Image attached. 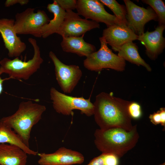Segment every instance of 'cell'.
Returning <instances> with one entry per match:
<instances>
[{
  "label": "cell",
  "instance_id": "obj_20",
  "mask_svg": "<svg viewBox=\"0 0 165 165\" xmlns=\"http://www.w3.org/2000/svg\"><path fill=\"white\" fill-rule=\"evenodd\" d=\"M8 143L16 145L27 154L36 156L38 153L31 149L23 142L21 138L10 127L0 125V144Z\"/></svg>",
  "mask_w": 165,
  "mask_h": 165
},
{
  "label": "cell",
  "instance_id": "obj_29",
  "mask_svg": "<svg viewBox=\"0 0 165 165\" xmlns=\"http://www.w3.org/2000/svg\"><path fill=\"white\" fill-rule=\"evenodd\" d=\"M158 165H165V163H162V164H159Z\"/></svg>",
  "mask_w": 165,
  "mask_h": 165
},
{
  "label": "cell",
  "instance_id": "obj_19",
  "mask_svg": "<svg viewBox=\"0 0 165 165\" xmlns=\"http://www.w3.org/2000/svg\"><path fill=\"white\" fill-rule=\"evenodd\" d=\"M138 50L136 44L130 42L124 44L119 49L117 55L125 61L137 65L142 66L148 71H151V67L141 57Z\"/></svg>",
  "mask_w": 165,
  "mask_h": 165
},
{
  "label": "cell",
  "instance_id": "obj_21",
  "mask_svg": "<svg viewBox=\"0 0 165 165\" xmlns=\"http://www.w3.org/2000/svg\"><path fill=\"white\" fill-rule=\"evenodd\" d=\"M104 5L107 6L113 13L114 15L122 22L127 24V10L124 5L119 3L115 0H100Z\"/></svg>",
  "mask_w": 165,
  "mask_h": 165
},
{
  "label": "cell",
  "instance_id": "obj_4",
  "mask_svg": "<svg viewBox=\"0 0 165 165\" xmlns=\"http://www.w3.org/2000/svg\"><path fill=\"white\" fill-rule=\"evenodd\" d=\"M28 41L34 49L33 56L31 59L26 61L19 57L12 60L5 57L0 61V67L3 73L7 74L10 79L27 80L40 68L43 62L36 40L30 38Z\"/></svg>",
  "mask_w": 165,
  "mask_h": 165
},
{
  "label": "cell",
  "instance_id": "obj_26",
  "mask_svg": "<svg viewBox=\"0 0 165 165\" xmlns=\"http://www.w3.org/2000/svg\"><path fill=\"white\" fill-rule=\"evenodd\" d=\"M59 6L65 11L76 9L77 0H55Z\"/></svg>",
  "mask_w": 165,
  "mask_h": 165
},
{
  "label": "cell",
  "instance_id": "obj_10",
  "mask_svg": "<svg viewBox=\"0 0 165 165\" xmlns=\"http://www.w3.org/2000/svg\"><path fill=\"white\" fill-rule=\"evenodd\" d=\"M127 10V24L136 35L143 34L145 26L151 20L158 21L157 16L150 7H140L130 0H123Z\"/></svg>",
  "mask_w": 165,
  "mask_h": 165
},
{
  "label": "cell",
  "instance_id": "obj_25",
  "mask_svg": "<svg viewBox=\"0 0 165 165\" xmlns=\"http://www.w3.org/2000/svg\"><path fill=\"white\" fill-rule=\"evenodd\" d=\"M127 111L132 119H138L142 115L141 106L136 102L130 101L127 107Z\"/></svg>",
  "mask_w": 165,
  "mask_h": 165
},
{
  "label": "cell",
  "instance_id": "obj_7",
  "mask_svg": "<svg viewBox=\"0 0 165 165\" xmlns=\"http://www.w3.org/2000/svg\"><path fill=\"white\" fill-rule=\"evenodd\" d=\"M35 9L28 8L15 15L14 27L17 35H31L42 37L41 29L49 22L50 19L44 10L39 9L35 13Z\"/></svg>",
  "mask_w": 165,
  "mask_h": 165
},
{
  "label": "cell",
  "instance_id": "obj_23",
  "mask_svg": "<svg viewBox=\"0 0 165 165\" xmlns=\"http://www.w3.org/2000/svg\"><path fill=\"white\" fill-rule=\"evenodd\" d=\"M115 164L111 153H102L101 155L92 159L86 165H115Z\"/></svg>",
  "mask_w": 165,
  "mask_h": 165
},
{
  "label": "cell",
  "instance_id": "obj_9",
  "mask_svg": "<svg viewBox=\"0 0 165 165\" xmlns=\"http://www.w3.org/2000/svg\"><path fill=\"white\" fill-rule=\"evenodd\" d=\"M76 9L77 13L86 19L105 24L109 27L115 24H126L105 9L104 5L97 0H78Z\"/></svg>",
  "mask_w": 165,
  "mask_h": 165
},
{
  "label": "cell",
  "instance_id": "obj_1",
  "mask_svg": "<svg viewBox=\"0 0 165 165\" xmlns=\"http://www.w3.org/2000/svg\"><path fill=\"white\" fill-rule=\"evenodd\" d=\"M130 102L104 92L98 94L93 104L94 115L100 129L117 127L130 131L133 125L127 111Z\"/></svg>",
  "mask_w": 165,
  "mask_h": 165
},
{
  "label": "cell",
  "instance_id": "obj_11",
  "mask_svg": "<svg viewBox=\"0 0 165 165\" xmlns=\"http://www.w3.org/2000/svg\"><path fill=\"white\" fill-rule=\"evenodd\" d=\"M79 15L72 10L66 11L64 21L56 33L62 37H79L93 29L100 28L98 23L82 19Z\"/></svg>",
  "mask_w": 165,
  "mask_h": 165
},
{
  "label": "cell",
  "instance_id": "obj_2",
  "mask_svg": "<svg viewBox=\"0 0 165 165\" xmlns=\"http://www.w3.org/2000/svg\"><path fill=\"white\" fill-rule=\"evenodd\" d=\"M95 145L102 153L123 156L134 148L139 138L136 124L129 131L120 128L96 129L94 133Z\"/></svg>",
  "mask_w": 165,
  "mask_h": 165
},
{
  "label": "cell",
  "instance_id": "obj_27",
  "mask_svg": "<svg viewBox=\"0 0 165 165\" xmlns=\"http://www.w3.org/2000/svg\"><path fill=\"white\" fill-rule=\"evenodd\" d=\"M29 1L28 0H7L5 3V5L6 7H9L16 4L23 6L28 4Z\"/></svg>",
  "mask_w": 165,
  "mask_h": 165
},
{
  "label": "cell",
  "instance_id": "obj_3",
  "mask_svg": "<svg viewBox=\"0 0 165 165\" xmlns=\"http://www.w3.org/2000/svg\"><path fill=\"white\" fill-rule=\"evenodd\" d=\"M46 106L31 100L23 101L16 111L11 115L0 119V125L11 128L29 147V141L33 127L41 119Z\"/></svg>",
  "mask_w": 165,
  "mask_h": 165
},
{
  "label": "cell",
  "instance_id": "obj_30",
  "mask_svg": "<svg viewBox=\"0 0 165 165\" xmlns=\"http://www.w3.org/2000/svg\"><path fill=\"white\" fill-rule=\"evenodd\" d=\"M0 165H1L0 164Z\"/></svg>",
  "mask_w": 165,
  "mask_h": 165
},
{
  "label": "cell",
  "instance_id": "obj_18",
  "mask_svg": "<svg viewBox=\"0 0 165 165\" xmlns=\"http://www.w3.org/2000/svg\"><path fill=\"white\" fill-rule=\"evenodd\" d=\"M47 10L53 14V18L43 26L41 30L42 37L46 38L51 35L56 33L63 22L66 11L62 9L55 0L48 5Z\"/></svg>",
  "mask_w": 165,
  "mask_h": 165
},
{
  "label": "cell",
  "instance_id": "obj_15",
  "mask_svg": "<svg viewBox=\"0 0 165 165\" xmlns=\"http://www.w3.org/2000/svg\"><path fill=\"white\" fill-rule=\"evenodd\" d=\"M165 28V25H159L154 31H147L138 35V40L144 45L146 55L152 60H156L165 47V38L163 35Z\"/></svg>",
  "mask_w": 165,
  "mask_h": 165
},
{
  "label": "cell",
  "instance_id": "obj_17",
  "mask_svg": "<svg viewBox=\"0 0 165 165\" xmlns=\"http://www.w3.org/2000/svg\"><path fill=\"white\" fill-rule=\"evenodd\" d=\"M83 36L62 37L61 45L63 51L74 53L80 57H86L96 51L95 47L86 42Z\"/></svg>",
  "mask_w": 165,
  "mask_h": 165
},
{
  "label": "cell",
  "instance_id": "obj_22",
  "mask_svg": "<svg viewBox=\"0 0 165 165\" xmlns=\"http://www.w3.org/2000/svg\"><path fill=\"white\" fill-rule=\"evenodd\" d=\"M144 3L148 5L156 14L159 25L165 24V6L162 0H142Z\"/></svg>",
  "mask_w": 165,
  "mask_h": 165
},
{
  "label": "cell",
  "instance_id": "obj_12",
  "mask_svg": "<svg viewBox=\"0 0 165 165\" xmlns=\"http://www.w3.org/2000/svg\"><path fill=\"white\" fill-rule=\"evenodd\" d=\"M15 20L13 19H0V34L9 57H19L26 50V44L17 36L14 28Z\"/></svg>",
  "mask_w": 165,
  "mask_h": 165
},
{
  "label": "cell",
  "instance_id": "obj_6",
  "mask_svg": "<svg viewBox=\"0 0 165 165\" xmlns=\"http://www.w3.org/2000/svg\"><path fill=\"white\" fill-rule=\"evenodd\" d=\"M50 95L53 108L58 113L69 116L73 114V110L77 109L87 116L94 115V106L90 98L85 99L82 97L67 95L53 87L50 89Z\"/></svg>",
  "mask_w": 165,
  "mask_h": 165
},
{
  "label": "cell",
  "instance_id": "obj_16",
  "mask_svg": "<svg viewBox=\"0 0 165 165\" xmlns=\"http://www.w3.org/2000/svg\"><path fill=\"white\" fill-rule=\"evenodd\" d=\"M27 154L19 146L8 143L0 144V164L26 165Z\"/></svg>",
  "mask_w": 165,
  "mask_h": 165
},
{
  "label": "cell",
  "instance_id": "obj_5",
  "mask_svg": "<svg viewBox=\"0 0 165 165\" xmlns=\"http://www.w3.org/2000/svg\"><path fill=\"white\" fill-rule=\"evenodd\" d=\"M99 40L100 49L86 57L83 61L85 68L95 72L100 71L104 68H110L120 72L124 71L125 61L109 48L103 37H100Z\"/></svg>",
  "mask_w": 165,
  "mask_h": 165
},
{
  "label": "cell",
  "instance_id": "obj_8",
  "mask_svg": "<svg viewBox=\"0 0 165 165\" xmlns=\"http://www.w3.org/2000/svg\"><path fill=\"white\" fill-rule=\"evenodd\" d=\"M49 57L54 65L56 79L61 90L64 93H71L82 76L79 67L64 64L52 51L49 53Z\"/></svg>",
  "mask_w": 165,
  "mask_h": 165
},
{
  "label": "cell",
  "instance_id": "obj_13",
  "mask_svg": "<svg viewBox=\"0 0 165 165\" xmlns=\"http://www.w3.org/2000/svg\"><path fill=\"white\" fill-rule=\"evenodd\" d=\"M39 159L38 161L40 165H72L81 164L84 157L80 152L61 147L51 153H38Z\"/></svg>",
  "mask_w": 165,
  "mask_h": 165
},
{
  "label": "cell",
  "instance_id": "obj_28",
  "mask_svg": "<svg viewBox=\"0 0 165 165\" xmlns=\"http://www.w3.org/2000/svg\"><path fill=\"white\" fill-rule=\"evenodd\" d=\"M3 73V71L2 68L0 67V95L2 94L3 90V82L6 80H8L10 79L9 78L2 79L1 77V76Z\"/></svg>",
  "mask_w": 165,
  "mask_h": 165
},
{
  "label": "cell",
  "instance_id": "obj_14",
  "mask_svg": "<svg viewBox=\"0 0 165 165\" xmlns=\"http://www.w3.org/2000/svg\"><path fill=\"white\" fill-rule=\"evenodd\" d=\"M115 51L124 44L138 40L136 35L126 24H115L104 29L102 36Z\"/></svg>",
  "mask_w": 165,
  "mask_h": 165
},
{
  "label": "cell",
  "instance_id": "obj_24",
  "mask_svg": "<svg viewBox=\"0 0 165 165\" xmlns=\"http://www.w3.org/2000/svg\"><path fill=\"white\" fill-rule=\"evenodd\" d=\"M149 118L151 122L155 125L160 124L165 128V108H161L160 110L150 114Z\"/></svg>",
  "mask_w": 165,
  "mask_h": 165
}]
</instances>
